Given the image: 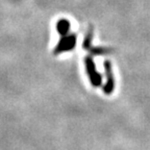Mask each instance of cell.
<instances>
[{
  "label": "cell",
  "mask_w": 150,
  "mask_h": 150,
  "mask_svg": "<svg viewBox=\"0 0 150 150\" xmlns=\"http://www.w3.org/2000/svg\"><path fill=\"white\" fill-rule=\"evenodd\" d=\"M104 69H105L106 74V83L103 90L105 94H112V92L114 91V87H115V80H114V75H112V64L110 61L104 62Z\"/></svg>",
  "instance_id": "cell-3"
},
{
  "label": "cell",
  "mask_w": 150,
  "mask_h": 150,
  "mask_svg": "<svg viewBox=\"0 0 150 150\" xmlns=\"http://www.w3.org/2000/svg\"><path fill=\"white\" fill-rule=\"evenodd\" d=\"M76 45V37L74 35H68V37H64L59 43L57 44V46L54 49V53H62V52L69 51L72 50Z\"/></svg>",
  "instance_id": "cell-2"
},
{
  "label": "cell",
  "mask_w": 150,
  "mask_h": 150,
  "mask_svg": "<svg viewBox=\"0 0 150 150\" xmlns=\"http://www.w3.org/2000/svg\"><path fill=\"white\" fill-rule=\"evenodd\" d=\"M69 28H70V23H69L67 20H65V19L59 20V21L57 22V24H56V29H57V31L63 35H67V33L69 31Z\"/></svg>",
  "instance_id": "cell-4"
},
{
  "label": "cell",
  "mask_w": 150,
  "mask_h": 150,
  "mask_svg": "<svg viewBox=\"0 0 150 150\" xmlns=\"http://www.w3.org/2000/svg\"><path fill=\"white\" fill-rule=\"evenodd\" d=\"M84 63H86V69H87V73L89 75L91 83L93 84L94 87H99L101 84V81H102V78H101L100 74L97 72L94 61L92 59V57L88 56L84 59Z\"/></svg>",
  "instance_id": "cell-1"
}]
</instances>
